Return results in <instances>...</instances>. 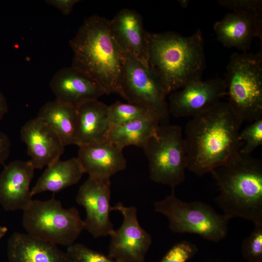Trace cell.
<instances>
[{
    "label": "cell",
    "instance_id": "obj_7",
    "mask_svg": "<svg viewBox=\"0 0 262 262\" xmlns=\"http://www.w3.org/2000/svg\"><path fill=\"white\" fill-rule=\"evenodd\" d=\"M174 190L164 199L154 203L155 211L167 218L172 231L196 234L215 242L226 237L230 218L218 213L205 203L187 202L178 198Z\"/></svg>",
    "mask_w": 262,
    "mask_h": 262
},
{
    "label": "cell",
    "instance_id": "obj_21",
    "mask_svg": "<svg viewBox=\"0 0 262 262\" xmlns=\"http://www.w3.org/2000/svg\"><path fill=\"white\" fill-rule=\"evenodd\" d=\"M84 174L78 158L57 161L48 166L31 190L32 196L45 192H59L73 185Z\"/></svg>",
    "mask_w": 262,
    "mask_h": 262
},
{
    "label": "cell",
    "instance_id": "obj_17",
    "mask_svg": "<svg viewBox=\"0 0 262 262\" xmlns=\"http://www.w3.org/2000/svg\"><path fill=\"white\" fill-rule=\"evenodd\" d=\"M79 147L78 158L89 177L110 179L126 167L123 149L107 140Z\"/></svg>",
    "mask_w": 262,
    "mask_h": 262
},
{
    "label": "cell",
    "instance_id": "obj_24",
    "mask_svg": "<svg viewBox=\"0 0 262 262\" xmlns=\"http://www.w3.org/2000/svg\"><path fill=\"white\" fill-rule=\"evenodd\" d=\"M148 117H156L159 120L154 113L137 105L118 101L109 106V118L111 126Z\"/></svg>",
    "mask_w": 262,
    "mask_h": 262
},
{
    "label": "cell",
    "instance_id": "obj_1",
    "mask_svg": "<svg viewBox=\"0 0 262 262\" xmlns=\"http://www.w3.org/2000/svg\"><path fill=\"white\" fill-rule=\"evenodd\" d=\"M243 122L228 102L192 117L183 137L187 169L202 176L229 162L244 145L239 139Z\"/></svg>",
    "mask_w": 262,
    "mask_h": 262
},
{
    "label": "cell",
    "instance_id": "obj_3",
    "mask_svg": "<svg viewBox=\"0 0 262 262\" xmlns=\"http://www.w3.org/2000/svg\"><path fill=\"white\" fill-rule=\"evenodd\" d=\"M72 66L87 74L105 94L119 95L123 77L121 51L111 32L110 20L94 15L86 19L70 40Z\"/></svg>",
    "mask_w": 262,
    "mask_h": 262
},
{
    "label": "cell",
    "instance_id": "obj_34",
    "mask_svg": "<svg viewBox=\"0 0 262 262\" xmlns=\"http://www.w3.org/2000/svg\"><path fill=\"white\" fill-rule=\"evenodd\" d=\"M180 5L183 8H186L189 4V1L186 0H179Z\"/></svg>",
    "mask_w": 262,
    "mask_h": 262
},
{
    "label": "cell",
    "instance_id": "obj_18",
    "mask_svg": "<svg viewBox=\"0 0 262 262\" xmlns=\"http://www.w3.org/2000/svg\"><path fill=\"white\" fill-rule=\"evenodd\" d=\"M218 40L225 47L246 52L256 37L262 38V17L231 12L213 26Z\"/></svg>",
    "mask_w": 262,
    "mask_h": 262
},
{
    "label": "cell",
    "instance_id": "obj_15",
    "mask_svg": "<svg viewBox=\"0 0 262 262\" xmlns=\"http://www.w3.org/2000/svg\"><path fill=\"white\" fill-rule=\"evenodd\" d=\"M34 170L29 161L15 160L5 166L0 174V204L5 211H23L30 204Z\"/></svg>",
    "mask_w": 262,
    "mask_h": 262
},
{
    "label": "cell",
    "instance_id": "obj_30",
    "mask_svg": "<svg viewBox=\"0 0 262 262\" xmlns=\"http://www.w3.org/2000/svg\"><path fill=\"white\" fill-rule=\"evenodd\" d=\"M79 0H47L46 3L60 10L65 16L69 15Z\"/></svg>",
    "mask_w": 262,
    "mask_h": 262
},
{
    "label": "cell",
    "instance_id": "obj_14",
    "mask_svg": "<svg viewBox=\"0 0 262 262\" xmlns=\"http://www.w3.org/2000/svg\"><path fill=\"white\" fill-rule=\"evenodd\" d=\"M49 86L56 99L77 108L86 102L98 100L105 94L94 79L72 66L56 72Z\"/></svg>",
    "mask_w": 262,
    "mask_h": 262
},
{
    "label": "cell",
    "instance_id": "obj_32",
    "mask_svg": "<svg viewBox=\"0 0 262 262\" xmlns=\"http://www.w3.org/2000/svg\"><path fill=\"white\" fill-rule=\"evenodd\" d=\"M8 110V106L5 97L0 90V121Z\"/></svg>",
    "mask_w": 262,
    "mask_h": 262
},
{
    "label": "cell",
    "instance_id": "obj_33",
    "mask_svg": "<svg viewBox=\"0 0 262 262\" xmlns=\"http://www.w3.org/2000/svg\"><path fill=\"white\" fill-rule=\"evenodd\" d=\"M8 231V228L6 227L0 226V239L2 238Z\"/></svg>",
    "mask_w": 262,
    "mask_h": 262
},
{
    "label": "cell",
    "instance_id": "obj_11",
    "mask_svg": "<svg viewBox=\"0 0 262 262\" xmlns=\"http://www.w3.org/2000/svg\"><path fill=\"white\" fill-rule=\"evenodd\" d=\"M111 196L109 178L89 177L78 190L76 202L86 211L84 229L95 238L110 236L115 230L110 219Z\"/></svg>",
    "mask_w": 262,
    "mask_h": 262
},
{
    "label": "cell",
    "instance_id": "obj_26",
    "mask_svg": "<svg viewBox=\"0 0 262 262\" xmlns=\"http://www.w3.org/2000/svg\"><path fill=\"white\" fill-rule=\"evenodd\" d=\"M239 139L244 144L240 152L251 155L258 147L262 145V118L253 121L239 133Z\"/></svg>",
    "mask_w": 262,
    "mask_h": 262
},
{
    "label": "cell",
    "instance_id": "obj_25",
    "mask_svg": "<svg viewBox=\"0 0 262 262\" xmlns=\"http://www.w3.org/2000/svg\"><path fill=\"white\" fill-rule=\"evenodd\" d=\"M241 252L248 262H262V223L255 224L252 232L243 242Z\"/></svg>",
    "mask_w": 262,
    "mask_h": 262
},
{
    "label": "cell",
    "instance_id": "obj_28",
    "mask_svg": "<svg viewBox=\"0 0 262 262\" xmlns=\"http://www.w3.org/2000/svg\"><path fill=\"white\" fill-rule=\"evenodd\" d=\"M198 251L196 246L188 241H182L175 244L159 262H187Z\"/></svg>",
    "mask_w": 262,
    "mask_h": 262
},
{
    "label": "cell",
    "instance_id": "obj_29",
    "mask_svg": "<svg viewBox=\"0 0 262 262\" xmlns=\"http://www.w3.org/2000/svg\"><path fill=\"white\" fill-rule=\"evenodd\" d=\"M217 2L232 11L262 17V1L260 0H220Z\"/></svg>",
    "mask_w": 262,
    "mask_h": 262
},
{
    "label": "cell",
    "instance_id": "obj_4",
    "mask_svg": "<svg viewBox=\"0 0 262 262\" xmlns=\"http://www.w3.org/2000/svg\"><path fill=\"white\" fill-rule=\"evenodd\" d=\"M220 191L215 202L229 218L262 223V162L240 151L210 173Z\"/></svg>",
    "mask_w": 262,
    "mask_h": 262
},
{
    "label": "cell",
    "instance_id": "obj_8",
    "mask_svg": "<svg viewBox=\"0 0 262 262\" xmlns=\"http://www.w3.org/2000/svg\"><path fill=\"white\" fill-rule=\"evenodd\" d=\"M143 148L148 160L152 180L172 189L184 181L187 161L180 126L160 125Z\"/></svg>",
    "mask_w": 262,
    "mask_h": 262
},
{
    "label": "cell",
    "instance_id": "obj_23",
    "mask_svg": "<svg viewBox=\"0 0 262 262\" xmlns=\"http://www.w3.org/2000/svg\"><path fill=\"white\" fill-rule=\"evenodd\" d=\"M160 125L157 118L148 117L111 126L106 140L122 149L130 146L143 148Z\"/></svg>",
    "mask_w": 262,
    "mask_h": 262
},
{
    "label": "cell",
    "instance_id": "obj_6",
    "mask_svg": "<svg viewBox=\"0 0 262 262\" xmlns=\"http://www.w3.org/2000/svg\"><path fill=\"white\" fill-rule=\"evenodd\" d=\"M23 213L22 225L27 234L57 246L72 245L85 229L77 209L64 208L54 197L33 199Z\"/></svg>",
    "mask_w": 262,
    "mask_h": 262
},
{
    "label": "cell",
    "instance_id": "obj_13",
    "mask_svg": "<svg viewBox=\"0 0 262 262\" xmlns=\"http://www.w3.org/2000/svg\"><path fill=\"white\" fill-rule=\"evenodd\" d=\"M20 138L27 146L29 161L35 169H41L55 163L65 151L66 146L57 134L37 116L21 127Z\"/></svg>",
    "mask_w": 262,
    "mask_h": 262
},
{
    "label": "cell",
    "instance_id": "obj_2",
    "mask_svg": "<svg viewBox=\"0 0 262 262\" xmlns=\"http://www.w3.org/2000/svg\"><path fill=\"white\" fill-rule=\"evenodd\" d=\"M147 68L167 95L202 79L205 66L202 33L184 36L174 32H147Z\"/></svg>",
    "mask_w": 262,
    "mask_h": 262
},
{
    "label": "cell",
    "instance_id": "obj_31",
    "mask_svg": "<svg viewBox=\"0 0 262 262\" xmlns=\"http://www.w3.org/2000/svg\"><path fill=\"white\" fill-rule=\"evenodd\" d=\"M11 141L5 133L0 131V164L8 158L10 153Z\"/></svg>",
    "mask_w": 262,
    "mask_h": 262
},
{
    "label": "cell",
    "instance_id": "obj_9",
    "mask_svg": "<svg viewBox=\"0 0 262 262\" xmlns=\"http://www.w3.org/2000/svg\"><path fill=\"white\" fill-rule=\"evenodd\" d=\"M121 51L123 77L119 95L128 103L154 113L161 125L168 124V95L163 87L147 67L131 54Z\"/></svg>",
    "mask_w": 262,
    "mask_h": 262
},
{
    "label": "cell",
    "instance_id": "obj_20",
    "mask_svg": "<svg viewBox=\"0 0 262 262\" xmlns=\"http://www.w3.org/2000/svg\"><path fill=\"white\" fill-rule=\"evenodd\" d=\"M77 109L78 121L76 145L79 147L106 140L111 127L109 106L94 100L83 103Z\"/></svg>",
    "mask_w": 262,
    "mask_h": 262
},
{
    "label": "cell",
    "instance_id": "obj_12",
    "mask_svg": "<svg viewBox=\"0 0 262 262\" xmlns=\"http://www.w3.org/2000/svg\"><path fill=\"white\" fill-rule=\"evenodd\" d=\"M225 96V79L193 81L170 94L169 112L176 117H193L210 109Z\"/></svg>",
    "mask_w": 262,
    "mask_h": 262
},
{
    "label": "cell",
    "instance_id": "obj_22",
    "mask_svg": "<svg viewBox=\"0 0 262 262\" xmlns=\"http://www.w3.org/2000/svg\"><path fill=\"white\" fill-rule=\"evenodd\" d=\"M37 117L52 128L65 146L76 145L78 121L77 107L55 99L41 108Z\"/></svg>",
    "mask_w": 262,
    "mask_h": 262
},
{
    "label": "cell",
    "instance_id": "obj_5",
    "mask_svg": "<svg viewBox=\"0 0 262 262\" xmlns=\"http://www.w3.org/2000/svg\"><path fill=\"white\" fill-rule=\"evenodd\" d=\"M228 103L244 122L262 118V55L235 53L227 65Z\"/></svg>",
    "mask_w": 262,
    "mask_h": 262
},
{
    "label": "cell",
    "instance_id": "obj_16",
    "mask_svg": "<svg viewBox=\"0 0 262 262\" xmlns=\"http://www.w3.org/2000/svg\"><path fill=\"white\" fill-rule=\"evenodd\" d=\"M110 27L120 49L147 67V32L141 15L132 9H122L110 20Z\"/></svg>",
    "mask_w": 262,
    "mask_h": 262
},
{
    "label": "cell",
    "instance_id": "obj_27",
    "mask_svg": "<svg viewBox=\"0 0 262 262\" xmlns=\"http://www.w3.org/2000/svg\"><path fill=\"white\" fill-rule=\"evenodd\" d=\"M66 253L74 262H117L108 255L94 250L81 243L67 247Z\"/></svg>",
    "mask_w": 262,
    "mask_h": 262
},
{
    "label": "cell",
    "instance_id": "obj_19",
    "mask_svg": "<svg viewBox=\"0 0 262 262\" xmlns=\"http://www.w3.org/2000/svg\"><path fill=\"white\" fill-rule=\"evenodd\" d=\"M9 262H74L57 245L27 233L14 232L7 243Z\"/></svg>",
    "mask_w": 262,
    "mask_h": 262
},
{
    "label": "cell",
    "instance_id": "obj_10",
    "mask_svg": "<svg viewBox=\"0 0 262 262\" xmlns=\"http://www.w3.org/2000/svg\"><path fill=\"white\" fill-rule=\"evenodd\" d=\"M123 217L120 228L110 235L108 255L117 262H144L152 244L151 235L141 227L136 207H126L118 202L112 207Z\"/></svg>",
    "mask_w": 262,
    "mask_h": 262
}]
</instances>
